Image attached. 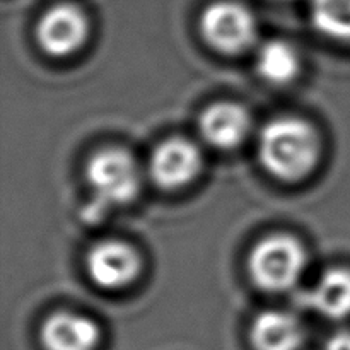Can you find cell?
<instances>
[{
	"label": "cell",
	"mask_w": 350,
	"mask_h": 350,
	"mask_svg": "<svg viewBox=\"0 0 350 350\" xmlns=\"http://www.w3.org/2000/svg\"><path fill=\"white\" fill-rule=\"evenodd\" d=\"M304 267L303 245L287 234H273L256 243L248 260L253 282L269 293H282L296 286Z\"/></svg>",
	"instance_id": "cell-3"
},
{
	"label": "cell",
	"mask_w": 350,
	"mask_h": 350,
	"mask_svg": "<svg viewBox=\"0 0 350 350\" xmlns=\"http://www.w3.org/2000/svg\"><path fill=\"white\" fill-rule=\"evenodd\" d=\"M200 31L214 50L234 55L248 50L256 40V19L239 2L219 0L202 12Z\"/></svg>",
	"instance_id": "cell-4"
},
{
	"label": "cell",
	"mask_w": 350,
	"mask_h": 350,
	"mask_svg": "<svg viewBox=\"0 0 350 350\" xmlns=\"http://www.w3.org/2000/svg\"><path fill=\"white\" fill-rule=\"evenodd\" d=\"M252 118L241 105L222 101L208 106L198 120L204 140L217 149H234L248 137Z\"/></svg>",
	"instance_id": "cell-8"
},
{
	"label": "cell",
	"mask_w": 350,
	"mask_h": 350,
	"mask_svg": "<svg viewBox=\"0 0 350 350\" xmlns=\"http://www.w3.org/2000/svg\"><path fill=\"white\" fill-rule=\"evenodd\" d=\"M202 170V154L188 139L173 137L154 149L150 157V176L166 190L191 183Z\"/></svg>",
	"instance_id": "cell-7"
},
{
	"label": "cell",
	"mask_w": 350,
	"mask_h": 350,
	"mask_svg": "<svg viewBox=\"0 0 350 350\" xmlns=\"http://www.w3.org/2000/svg\"><path fill=\"white\" fill-rule=\"evenodd\" d=\"M258 154L263 167L272 176L282 181H299L317 167L320 139L308 122L282 116L263 126Z\"/></svg>",
	"instance_id": "cell-1"
},
{
	"label": "cell",
	"mask_w": 350,
	"mask_h": 350,
	"mask_svg": "<svg viewBox=\"0 0 350 350\" xmlns=\"http://www.w3.org/2000/svg\"><path fill=\"white\" fill-rule=\"evenodd\" d=\"M325 350H350V332H338L327 342Z\"/></svg>",
	"instance_id": "cell-14"
},
{
	"label": "cell",
	"mask_w": 350,
	"mask_h": 350,
	"mask_svg": "<svg viewBox=\"0 0 350 350\" xmlns=\"http://www.w3.org/2000/svg\"><path fill=\"white\" fill-rule=\"evenodd\" d=\"M311 19L325 36L350 41V0H311Z\"/></svg>",
	"instance_id": "cell-13"
},
{
	"label": "cell",
	"mask_w": 350,
	"mask_h": 350,
	"mask_svg": "<svg viewBox=\"0 0 350 350\" xmlns=\"http://www.w3.org/2000/svg\"><path fill=\"white\" fill-rule=\"evenodd\" d=\"M85 181L94 198L89 212L96 215L106 208L132 202L140 190V171L132 154L118 147H108L88 161Z\"/></svg>",
	"instance_id": "cell-2"
},
{
	"label": "cell",
	"mask_w": 350,
	"mask_h": 350,
	"mask_svg": "<svg viewBox=\"0 0 350 350\" xmlns=\"http://www.w3.org/2000/svg\"><path fill=\"white\" fill-rule=\"evenodd\" d=\"M89 36V19L82 7L60 2L44 10L36 26V40L51 57L75 53Z\"/></svg>",
	"instance_id": "cell-5"
},
{
	"label": "cell",
	"mask_w": 350,
	"mask_h": 350,
	"mask_svg": "<svg viewBox=\"0 0 350 350\" xmlns=\"http://www.w3.org/2000/svg\"><path fill=\"white\" fill-rule=\"evenodd\" d=\"M310 301L323 317L332 320L347 318L350 314V270H327L310 293Z\"/></svg>",
	"instance_id": "cell-11"
},
{
	"label": "cell",
	"mask_w": 350,
	"mask_h": 350,
	"mask_svg": "<svg viewBox=\"0 0 350 350\" xmlns=\"http://www.w3.org/2000/svg\"><path fill=\"white\" fill-rule=\"evenodd\" d=\"M85 269L92 282L101 289H123L139 277L140 256L129 243L108 239L89 250Z\"/></svg>",
	"instance_id": "cell-6"
},
{
	"label": "cell",
	"mask_w": 350,
	"mask_h": 350,
	"mask_svg": "<svg viewBox=\"0 0 350 350\" xmlns=\"http://www.w3.org/2000/svg\"><path fill=\"white\" fill-rule=\"evenodd\" d=\"M256 70L272 84H287L299 72V55L282 40H270L258 50Z\"/></svg>",
	"instance_id": "cell-12"
},
{
	"label": "cell",
	"mask_w": 350,
	"mask_h": 350,
	"mask_svg": "<svg viewBox=\"0 0 350 350\" xmlns=\"http://www.w3.org/2000/svg\"><path fill=\"white\" fill-rule=\"evenodd\" d=\"M250 337L256 350H297L303 344V328L293 314L265 311L255 318Z\"/></svg>",
	"instance_id": "cell-10"
},
{
	"label": "cell",
	"mask_w": 350,
	"mask_h": 350,
	"mask_svg": "<svg viewBox=\"0 0 350 350\" xmlns=\"http://www.w3.org/2000/svg\"><path fill=\"white\" fill-rule=\"evenodd\" d=\"M101 338L99 327L88 317L58 311L46 318L41 342L46 350H96Z\"/></svg>",
	"instance_id": "cell-9"
}]
</instances>
